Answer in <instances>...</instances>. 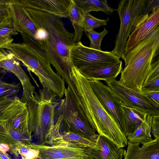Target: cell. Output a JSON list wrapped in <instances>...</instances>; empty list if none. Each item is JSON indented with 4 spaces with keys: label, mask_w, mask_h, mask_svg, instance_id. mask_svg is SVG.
I'll list each match as a JSON object with an SVG mask.
<instances>
[{
    "label": "cell",
    "mask_w": 159,
    "mask_h": 159,
    "mask_svg": "<svg viewBox=\"0 0 159 159\" xmlns=\"http://www.w3.org/2000/svg\"><path fill=\"white\" fill-rule=\"evenodd\" d=\"M20 88V84L8 83L0 80V99L16 96Z\"/></svg>",
    "instance_id": "cell-30"
},
{
    "label": "cell",
    "mask_w": 159,
    "mask_h": 159,
    "mask_svg": "<svg viewBox=\"0 0 159 159\" xmlns=\"http://www.w3.org/2000/svg\"><path fill=\"white\" fill-rule=\"evenodd\" d=\"M73 1L86 13L92 11H101L111 15L116 10L109 6L106 0H73Z\"/></svg>",
    "instance_id": "cell-26"
},
{
    "label": "cell",
    "mask_w": 159,
    "mask_h": 159,
    "mask_svg": "<svg viewBox=\"0 0 159 159\" xmlns=\"http://www.w3.org/2000/svg\"><path fill=\"white\" fill-rule=\"evenodd\" d=\"M140 144L128 141L124 159H159V138H155L141 147Z\"/></svg>",
    "instance_id": "cell-20"
},
{
    "label": "cell",
    "mask_w": 159,
    "mask_h": 159,
    "mask_svg": "<svg viewBox=\"0 0 159 159\" xmlns=\"http://www.w3.org/2000/svg\"><path fill=\"white\" fill-rule=\"evenodd\" d=\"M86 14L76 4L73 0H71L68 8V17L74 29V39L76 43L81 41L84 31L83 22Z\"/></svg>",
    "instance_id": "cell-23"
},
{
    "label": "cell",
    "mask_w": 159,
    "mask_h": 159,
    "mask_svg": "<svg viewBox=\"0 0 159 159\" xmlns=\"http://www.w3.org/2000/svg\"><path fill=\"white\" fill-rule=\"evenodd\" d=\"M147 1L121 0L119 3L116 10L120 19V25L111 52L120 58L123 55L127 40L142 14Z\"/></svg>",
    "instance_id": "cell-7"
},
{
    "label": "cell",
    "mask_w": 159,
    "mask_h": 159,
    "mask_svg": "<svg viewBox=\"0 0 159 159\" xmlns=\"http://www.w3.org/2000/svg\"><path fill=\"white\" fill-rule=\"evenodd\" d=\"M124 123L123 133L127 137L133 132L145 120L147 114L121 105Z\"/></svg>",
    "instance_id": "cell-22"
},
{
    "label": "cell",
    "mask_w": 159,
    "mask_h": 159,
    "mask_svg": "<svg viewBox=\"0 0 159 159\" xmlns=\"http://www.w3.org/2000/svg\"><path fill=\"white\" fill-rule=\"evenodd\" d=\"M159 25V6L155 7L147 18L134 27L127 40L123 55L128 53L154 31Z\"/></svg>",
    "instance_id": "cell-12"
},
{
    "label": "cell",
    "mask_w": 159,
    "mask_h": 159,
    "mask_svg": "<svg viewBox=\"0 0 159 159\" xmlns=\"http://www.w3.org/2000/svg\"><path fill=\"white\" fill-rule=\"evenodd\" d=\"M140 94L149 100L153 105L159 108V91H139Z\"/></svg>",
    "instance_id": "cell-35"
},
{
    "label": "cell",
    "mask_w": 159,
    "mask_h": 159,
    "mask_svg": "<svg viewBox=\"0 0 159 159\" xmlns=\"http://www.w3.org/2000/svg\"><path fill=\"white\" fill-rule=\"evenodd\" d=\"M55 110L54 127L59 132H71L88 139L96 140V134L77 103L68 86Z\"/></svg>",
    "instance_id": "cell-6"
},
{
    "label": "cell",
    "mask_w": 159,
    "mask_h": 159,
    "mask_svg": "<svg viewBox=\"0 0 159 159\" xmlns=\"http://www.w3.org/2000/svg\"><path fill=\"white\" fill-rule=\"evenodd\" d=\"M93 91L105 110L113 118L123 133L124 123L121 104L111 89L99 80H88Z\"/></svg>",
    "instance_id": "cell-10"
},
{
    "label": "cell",
    "mask_w": 159,
    "mask_h": 159,
    "mask_svg": "<svg viewBox=\"0 0 159 159\" xmlns=\"http://www.w3.org/2000/svg\"><path fill=\"white\" fill-rule=\"evenodd\" d=\"M39 152L38 159H62L75 157H91L86 152L85 148L70 147L42 145L30 143Z\"/></svg>",
    "instance_id": "cell-14"
},
{
    "label": "cell",
    "mask_w": 159,
    "mask_h": 159,
    "mask_svg": "<svg viewBox=\"0 0 159 159\" xmlns=\"http://www.w3.org/2000/svg\"><path fill=\"white\" fill-rule=\"evenodd\" d=\"M95 148H85L86 153L92 159H122L125 150L115 144L107 138L98 135Z\"/></svg>",
    "instance_id": "cell-17"
},
{
    "label": "cell",
    "mask_w": 159,
    "mask_h": 159,
    "mask_svg": "<svg viewBox=\"0 0 159 159\" xmlns=\"http://www.w3.org/2000/svg\"><path fill=\"white\" fill-rule=\"evenodd\" d=\"M122 61L120 60L112 64L86 66L77 68L88 80L106 82L116 79L122 70Z\"/></svg>",
    "instance_id": "cell-15"
},
{
    "label": "cell",
    "mask_w": 159,
    "mask_h": 159,
    "mask_svg": "<svg viewBox=\"0 0 159 159\" xmlns=\"http://www.w3.org/2000/svg\"><path fill=\"white\" fill-rule=\"evenodd\" d=\"M159 26L122 56L125 67L121 72L119 83L128 88L141 91L154 59L159 54Z\"/></svg>",
    "instance_id": "cell-3"
},
{
    "label": "cell",
    "mask_w": 159,
    "mask_h": 159,
    "mask_svg": "<svg viewBox=\"0 0 159 159\" xmlns=\"http://www.w3.org/2000/svg\"><path fill=\"white\" fill-rule=\"evenodd\" d=\"M18 34L13 26L11 17L0 23V49L9 50L13 43V36Z\"/></svg>",
    "instance_id": "cell-25"
},
{
    "label": "cell",
    "mask_w": 159,
    "mask_h": 159,
    "mask_svg": "<svg viewBox=\"0 0 159 159\" xmlns=\"http://www.w3.org/2000/svg\"><path fill=\"white\" fill-rule=\"evenodd\" d=\"M106 82L122 105L152 116L159 115V108L141 95L139 91L128 88L116 79Z\"/></svg>",
    "instance_id": "cell-8"
},
{
    "label": "cell",
    "mask_w": 159,
    "mask_h": 159,
    "mask_svg": "<svg viewBox=\"0 0 159 159\" xmlns=\"http://www.w3.org/2000/svg\"><path fill=\"white\" fill-rule=\"evenodd\" d=\"M13 26L20 34H25L36 39L37 30L31 20L25 12L23 7L14 0L7 1Z\"/></svg>",
    "instance_id": "cell-18"
},
{
    "label": "cell",
    "mask_w": 159,
    "mask_h": 159,
    "mask_svg": "<svg viewBox=\"0 0 159 159\" xmlns=\"http://www.w3.org/2000/svg\"><path fill=\"white\" fill-rule=\"evenodd\" d=\"M31 143L20 141L14 145L18 157L20 155L21 159H38L39 152L31 146Z\"/></svg>",
    "instance_id": "cell-27"
},
{
    "label": "cell",
    "mask_w": 159,
    "mask_h": 159,
    "mask_svg": "<svg viewBox=\"0 0 159 159\" xmlns=\"http://www.w3.org/2000/svg\"><path fill=\"white\" fill-rule=\"evenodd\" d=\"M151 132L155 138H159V115L152 116Z\"/></svg>",
    "instance_id": "cell-36"
},
{
    "label": "cell",
    "mask_w": 159,
    "mask_h": 159,
    "mask_svg": "<svg viewBox=\"0 0 159 159\" xmlns=\"http://www.w3.org/2000/svg\"><path fill=\"white\" fill-rule=\"evenodd\" d=\"M12 55V54L10 52L8 53L5 51H0V62L9 58Z\"/></svg>",
    "instance_id": "cell-38"
},
{
    "label": "cell",
    "mask_w": 159,
    "mask_h": 159,
    "mask_svg": "<svg viewBox=\"0 0 159 159\" xmlns=\"http://www.w3.org/2000/svg\"><path fill=\"white\" fill-rule=\"evenodd\" d=\"M141 91H159V76L144 83L142 86Z\"/></svg>",
    "instance_id": "cell-33"
},
{
    "label": "cell",
    "mask_w": 159,
    "mask_h": 159,
    "mask_svg": "<svg viewBox=\"0 0 159 159\" xmlns=\"http://www.w3.org/2000/svg\"><path fill=\"white\" fill-rule=\"evenodd\" d=\"M0 159H11L7 152H5L0 150Z\"/></svg>",
    "instance_id": "cell-39"
},
{
    "label": "cell",
    "mask_w": 159,
    "mask_h": 159,
    "mask_svg": "<svg viewBox=\"0 0 159 159\" xmlns=\"http://www.w3.org/2000/svg\"><path fill=\"white\" fill-rule=\"evenodd\" d=\"M70 78L72 81L67 86L94 131L119 147L123 148L127 146L128 141L126 137L101 104L88 80L75 67L72 69Z\"/></svg>",
    "instance_id": "cell-2"
},
{
    "label": "cell",
    "mask_w": 159,
    "mask_h": 159,
    "mask_svg": "<svg viewBox=\"0 0 159 159\" xmlns=\"http://www.w3.org/2000/svg\"><path fill=\"white\" fill-rule=\"evenodd\" d=\"M7 0H0V23L7 18L11 17Z\"/></svg>",
    "instance_id": "cell-34"
},
{
    "label": "cell",
    "mask_w": 159,
    "mask_h": 159,
    "mask_svg": "<svg viewBox=\"0 0 159 159\" xmlns=\"http://www.w3.org/2000/svg\"><path fill=\"white\" fill-rule=\"evenodd\" d=\"M159 6V0H147L144 11L135 26L144 20L152 12L155 7Z\"/></svg>",
    "instance_id": "cell-31"
},
{
    "label": "cell",
    "mask_w": 159,
    "mask_h": 159,
    "mask_svg": "<svg viewBox=\"0 0 159 159\" xmlns=\"http://www.w3.org/2000/svg\"><path fill=\"white\" fill-rule=\"evenodd\" d=\"M0 68L12 73L20 80L23 89L21 101L26 103L35 92L34 87L31 84L28 76L21 66L19 61L12 55L9 58L0 62Z\"/></svg>",
    "instance_id": "cell-19"
},
{
    "label": "cell",
    "mask_w": 159,
    "mask_h": 159,
    "mask_svg": "<svg viewBox=\"0 0 159 159\" xmlns=\"http://www.w3.org/2000/svg\"><path fill=\"white\" fill-rule=\"evenodd\" d=\"M23 7L37 30L36 40L23 35V42L42 55L63 80L69 77L73 67L70 52L76 43L74 33L67 30L60 18Z\"/></svg>",
    "instance_id": "cell-1"
},
{
    "label": "cell",
    "mask_w": 159,
    "mask_h": 159,
    "mask_svg": "<svg viewBox=\"0 0 159 159\" xmlns=\"http://www.w3.org/2000/svg\"><path fill=\"white\" fill-rule=\"evenodd\" d=\"M152 117V116L148 114L140 125L126 137L128 141L139 143L143 145L152 140L153 139L151 133Z\"/></svg>",
    "instance_id": "cell-24"
},
{
    "label": "cell",
    "mask_w": 159,
    "mask_h": 159,
    "mask_svg": "<svg viewBox=\"0 0 159 159\" xmlns=\"http://www.w3.org/2000/svg\"><path fill=\"white\" fill-rule=\"evenodd\" d=\"M96 140L88 139L71 132L53 130L46 145L76 148H95Z\"/></svg>",
    "instance_id": "cell-16"
},
{
    "label": "cell",
    "mask_w": 159,
    "mask_h": 159,
    "mask_svg": "<svg viewBox=\"0 0 159 159\" xmlns=\"http://www.w3.org/2000/svg\"><path fill=\"white\" fill-rule=\"evenodd\" d=\"M25 8L44 12L61 17H68L71 0H14Z\"/></svg>",
    "instance_id": "cell-13"
},
{
    "label": "cell",
    "mask_w": 159,
    "mask_h": 159,
    "mask_svg": "<svg viewBox=\"0 0 159 159\" xmlns=\"http://www.w3.org/2000/svg\"><path fill=\"white\" fill-rule=\"evenodd\" d=\"M109 18L101 19L93 16L89 13H87L85 16L83 25L84 31L94 30L101 26L107 25Z\"/></svg>",
    "instance_id": "cell-29"
},
{
    "label": "cell",
    "mask_w": 159,
    "mask_h": 159,
    "mask_svg": "<svg viewBox=\"0 0 159 159\" xmlns=\"http://www.w3.org/2000/svg\"><path fill=\"white\" fill-rule=\"evenodd\" d=\"M90 42V48L101 51L102 41L104 36L108 33V30L104 28L101 32H98L94 30L87 31L84 32Z\"/></svg>",
    "instance_id": "cell-28"
},
{
    "label": "cell",
    "mask_w": 159,
    "mask_h": 159,
    "mask_svg": "<svg viewBox=\"0 0 159 159\" xmlns=\"http://www.w3.org/2000/svg\"><path fill=\"white\" fill-rule=\"evenodd\" d=\"M14 100V98H4L0 99V117L4 111Z\"/></svg>",
    "instance_id": "cell-37"
},
{
    "label": "cell",
    "mask_w": 159,
    "mask_h": 159,
    "mask_svg": "<svg viewBox=\"0 0 159 159\" xmlns=\"http://www.w3.org/2000/svg\"><path fill=\"white\" fill-rule=\"evenodd\" d=\"M32 137L31 135L17 130L7 122L0 121V145L5 144L11 147L19 142H31Z\"/></svg>",
    "instance_id": "cell-21"
},
{
    "label": "cell",
    "mask_w": 159,
    "mask_h": 159,
    "mask_svg": "<svg viewBox=\"0 0 159 159\" xmlns=\"http://www.w3.org/2000/svg\"><path fill=\"white\" fill-rule=\"evenodd\" d=\"M70 58L73 66L77 68L89 65L112 64L120 58L111 52L99 51L84 45L81 41L71 47Z\"/></svg>",
    "instance_id": "cell-9"
},
{
    "label": "cell",
    "mask_w": 159,
    "mask_h": 159,
    "mask_svg": "<svg viewBox=\"0 0 159 159\" xmlns=\"http://www.w3.org/2000/svg\"><path fill=\"white\" fill-rule=\"evenodd\" d=\"M56 98L43 90L36 92L27 102L29 112V129L37 144L45 145L53 128L57 103Z\"/></svg>",
    "instance_id": "cell-5"
},
{
    "label": "cell",
    "mask_w": 159,
    "mask_h": 159,
    "mask_svg": "<svg viewBox=\"0 0 159 159\" xmlns=\"http://www.w3.org/2000/svg\"><path fill=\"white\" fill-rule=\"evenodd\" d=\"M154 59H154L151 65L150 70L144 83L150 81L158 76H159V57L157 58H156L155 60V58Z\"/></svg>",
    "instance_id": "cell-32"
},
{
    "label": "cell",
    "mask_w": 159,
    "mask_h": 159,
    "mask_svg": "<svg viewBox=\"0 0 159 159\" xmlns=\"http://www.w3.org/2000/svg\"><path fill=\"white\" fill-rule=\"evenodd\" d=\"M9 50L29 72L37 76L44 91L56 98L64 97L66 88L65 81L53 71L50 64L38 51L23 42L13 43Z\"/></svg>",
    "instance_id": "cell-4"
},
{
    "label": "cell",
    "mask_w": 159,
    "mask_h": 159,
    "mask_svg": "<svg viewBox=\"0 0 159 159\" xmlns=\"http://www.w3.org/2000/svg\"><path fill=\"white\" fill-rule=\"evenodd\" d=\"M0 121L7 122L17 130L31 135L29 129V112L26 103L21 101L17 96L1 116Z\"/></svg>",
    "instance_id": "cell-11"
}]
</instances>
